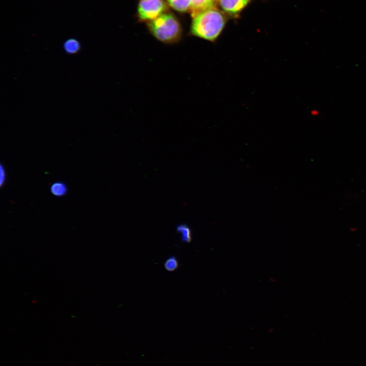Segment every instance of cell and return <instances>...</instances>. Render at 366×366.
Returning a JSON list of instances; mask_svg holds the SVG:
<instances>
[{
  "label": "cell",
  "instance_id": "obj_1",
  "mask_svg": "<svg viewBox=\"0 0 366 366\" xmlns=\"http://www.w3.org/2000/svg\"><path fill=\"white\" fill-rule=\"evenodd\" d=\"M227 22L225 13L214 8L202 11L194 17L190 29L191 36L215 42Z\"/></svg>",
  "mask_w": 366,
  "mask_h": 366
},
{
  "label": "cell",
  "instance_id": "obj_2",
  "mask_svg": "<svg viewBox=\"0 0 366 366\" xmlns=\"http://www.w3.org/2000/svg\"><path fill=\"white\" fill-rule=\"evenodd\" d=\"M148 30L159 41L166 44L178 43L182 37V28L177 17L166 12L146 23Z\"/></svg>",
  "mask_w": 366,
  "mask_h": 366
},
{
  "label": "cell",
  "instance_id": "obj_3",
  "mask_svg": "<svg viewBox=\"0 0 366 366\" xmlns=\"http://www.w3.org/2000/svg\"><path fill=\"white\" fill-rule=\"evenodd\" d=\"M167 5L164 0H141L137 7V17L140 21L147 23L167 12Z\"/></svg>",
  "mask_w": 366,
  "mask_h": 366
},
{
  "label": "cell",
  "instance_id": "obj_4",
  "mask_svg": "<svg viewBox=\"0 0 366 366\" xmlns=\"http://www.w3.org/2000/svg\"><path fill=\"white\" fill-rule=\"evenodd\" d=\"M220 7L225 14L236 17L249 4L251 0H218Z\"/></svg>",
  "mask_w": 366,
  "mask_h": 366
},
{
  "label": "cell",
  "instance_id": "obj_5",
  "mask_svg": "<svg viewBox=\"0 0 366 366\" xmlns=\"http://www.w3.org/2000/svg\"><path fill=\"white\" fill-rule=\"evenodd\" d=\"M215 7L214 0H191L190 13L193 18L202 11Z\"/></svg>",
  "mask_w": 366,
  "mask_h": 366
},
{
  "label": "cell",
  "instance_id": "obj_6",
  "mask_svg": "<svg viewBox=\"0 0 366 366\" xmlns=\"http://www.w3.org/2000/svg\"><path fill=\"white\" fill-rule=\"evenodd\" d=\"M166 1L168 5L177 12H190L191 0H166Z\"/></svg>",
  "mask_w": 366,
  "mask_h": 366
},
{
  "label": "cell",
  "instance_id": "obj_7",
  "mask_svg": "<svg viewBox=\"0 0 366 366\" xmlns=\"http://www.w3.org/2000/svg\"><path fill=\"white\" fill-rule=\"evenodd\" d=\"M63 47L65 52L69 54L78 53L81 47L80 42L77 39L73 38L65 40Z\"/></svg>",
  "mask_w": 366,
  "mask_h": 366
},
{
  "label": "cell",
  "instance_id": "obj_8",
  "mask_svg": "<svg viewBox=\"0 0 366 366\" xmlns=\"http://www.w3.org/2000/svg\"><path fill=\"white\" fill-rule=\"evenodd\" d=\"M50 191L54 196L62 197L67 194L68 189L66 184L64 182L56 181L51 185Z\"/></svg>",
  "mask_w": 366,
  "mask_h": 366
},
{
  "label": "cell",
  "instance_id": "obj_9",
  "mask_svg": "<svg viewBox=\"0 0 366 366\" xmlns=\"http://www.w3.org/2000/svg\"><path fill=\"white\" fill-rule=\"evenodd\" d=\"M176 231L180 234L182 242L190 243L192 240V231L186 224L179 225L176 227Z\"/></svg>",
  "mask_w": 366,
  "mask_h": 366
},
{
  "label": "cell",
  "instance_id": "obj_10",
  "mask_svg": "<svg viewBox=\"0 0 366 366\" xmlns=\"http://www.w3.org/2000/svg\"><path fill=\"white\" fill-rule=\"evenodd\" d=\"M179 266V261L176 256L174 255L169 257L164 263V267L169 272L175 271Z\"/></svg>",
  "mask_w": 366,
  "mask_h": 366
},
{
  "label": "cell",
  "instance_id": "obj_11",
  "mask_svg": "<svg viewBox=\"0 0 366 366\" xmlns=\"http://www.w3.org/2000/svg\"><path fill=\"white\" fill-rule=\"evenodd\" d=\"M6 178L7 174L5 167L2 164H1L0 167V186L1 188L4 186L6 182Z\"/></svg>",
  "mask_w": 366,
  "mask_h": 366
},
{
  "label": "cell",
  "instance_id": "obj_12",
  "mask_svg": "<svg viewBox=\"0 0 366 366\" xmlns=\"http://www.w3.org/2000/svg\"><path fill=\"white\" fill-rule=\"evenodd\" d=\"M214 1H218V0H214Z\"/></svg>",
  "mask_w": 366,
  "mask_h": 366
}]
</instances>
